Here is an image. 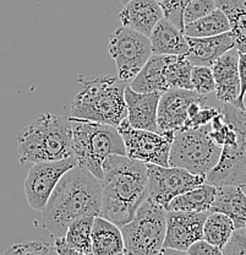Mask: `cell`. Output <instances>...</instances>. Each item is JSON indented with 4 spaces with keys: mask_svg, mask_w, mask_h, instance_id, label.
Masks as SVG:
<instances>
[{
    "mask_svg": "<svg viewBox=\"0 0 246 255\" xmlns=\"http://www.w3.org/2000/svg\"><path fill=\"white\" fill-rule=\"evenodd\" d=\"M166 230V209L145 199L134 219L120 227L124 254H161Z\"/></svg>",
    "mask_w": 246,
    "mask_h": 255,
    "instance_id": "7",
    "label": "cell"
},
{
    "mask_svg": "<svg viewBox=\"0 0 246 255\" xmlns=\"http://www.w3.org/2000/svg\"><path fill=\"white\" fill-rule=\"evenodd\" d=\"M21 163L57 161L73 156L70 118L39 114L16 137Z\"/></svg>",
    "mask_w": 246,
    "mask_h": 255,
    "instance_id": "3",
    "label": "cell"
},
{
    "mask_svg": "<svg viewBox=\"0 0 246 255\" xmlns=\"http://www.w3.org/2000/svg\"><path fill=\"white\" fill-rule=\"evenodd\" d=\"M235 227L232 219L223 212L210 211L203 223V239L222 251Z\"/></svg>",
    "mask_w": 246,
    "mask_h": 255,
    "instance_id": "26",
    "label": "cell"
},
{
    "mask_svg": "<svg viewBox=\"0 0 246 255\" xmlns=\"http://www.w3.org/2000/svg\"><path fill=\"white\" fill-rule=\"evenodd\" d=\"M116 128L123 137L128 157L144 163H153L163 167L169 166L170 140L160 132L131 127L126 118Z\"/></svg>",
    "mask_w": 246,
    "mask_h": 255,
    "instance_id": "11",
    "label": "cell"
},
{
    "mask_svg": "<svg viewBox=\"0 0 246 255\" xmlns=\"http://www.w3.org/2000/svg\"><path fill=\"white\" fill-rule=\"evenodd\" d=\"M54 248L57 254L60 255H75L73 249L69 247V244L65 242L64 237L54 238Z\"/></svg>",
    "mask_w": 246,
    "mask_h": 255,
    "instance_id": "37",
    "label": "cell"
},
{
    "mask_svg": "<svg viewBox=\"0 0 246 255\" xmlns=\"http://www.w3.org/2000/svg\"><path fill=\"white\" fill-rule=\"evenodd\" d=\"M148 175V198L166 209L175 196L206 183L205 175L190 173L180 167H163L146 163Z\"/></svg>",
    "mask_w": 246,
    "mask_h": 255,
    "instance_id": "10",
    "label": "cell"
},
{
    "mask_svg": "<svg viewBox=\"0 0 246 255\" xmlns=\"http://www.w3.org/2000/svg\"><path fill=\"white\" fill-rule=\"evenodd\" d=\"M221 152L222 147L211 137L208 124L197 129L179 130L170 143L169 166L206 177L217 164Z\"/></svg>",
    "mask_w": 246,
    "mask_h": 255,
    "instance_id": "8",
    "label": "cell"
},
{
    "mask_svg": "<svg viewBox=\"0 0 246 255\" xmlns=\"http://www.w3.org/2000/svg\"><path fill=\"white\" fill-rule=\"evenodd\" d=\"M219 112H221V108L203 106L196 116L187 122L186 127H185V130L197 129V128L207 126V124L211 123V121H212L217 114H219Z\"/></svg>",
    "mask_w": 246,
    "mask_h": 255,
    "instance_id": "34",
    "label": "cell"
},
{
    "mask_svg": "<svg viewBox=\"0 0 246 255\" xmlns=\"http://www.w3.org/2000/svg\"><path fill=\"white\" fill-rule=\"evenodd\" d=\"M223 255H246V232L244 230H234L228 242L222 248Z\"/></svg>",
    "mask_w": 246,
    "mask_h": 255,
    "instance_id": "33",
    "label": "cell"
},
{
    "mask_svg": "<svg viewBox=\"0 0 246 255\" xmlns=\"http://www.w3.org/2000/svg\"><path fill=\"white\" fill-rule=\"evenodd\" d=\"M94 216H84L70 223L65 232V242L75 255L92 254V225Z\"/></svg>",
    "mask_w": 246,
    "mask_h": 255,
    "instance_id": "27",
    "label": "cell"
},
{
    "mask_svg": "<svg viewBox=\"0 0 246 255\" xmlns=\"http://www.w3.org/2000/svg\"><path fill=\"white\" fill-rule=\"evenodd\" d=\"M244 231H245V232H246V230H244Z\"/></svg>",
    "mask_w": 246,
    "mask_h": 255,
    "instance_id": "40",
    "label": "cell"
},
{
    "mask_svg": "<svg viewBox=\"0 0 246 255\" xmlns=\"http://www.w3.org/2000/svg\"><path fill=\"white\" fill-rule=\"evenodd\" d=\"M217 187L208 183H203L200 187L187 190L180 195L175 196L169 203L168 211H186V212H202L210 211Z\"/></svg>",
    "mask_w": 246,
    "mask_h": 255,
    "instance_id": "23",
    "label": "cell"
},
{
    "mask_svg": "<svg viewBox=\"0 0 246 255\" xmlns=\"http://www.w3.org/2000/svg\"><path fill=\"white\" fill-rule=\"evenodd\" d=\"M102 180L83 167L63 174L42 210V225L53 238L64 237L71 222L84 216H99Z\"/></svg>",
    "mask_w": 246,
    "mask_h": 255,
    "instance_id": "1",
    "label": "cell"
},
{
    "mask_svg": "<svg viewBox=\"0 0 246 255\" xmlns=\"http://www.w3.org/2000/svg\"><path fill=\"white\" fill-rule=\"evenodd\" d=\"M119 1H120L121 2V4H126V2H128V1H130V0H119ZM156 1H158V2H161V1H162V0H156Z\"/></svg>",
    "mask_w": 246,
    "mask_h": 255,
    "instance_id": "38",
    "label": "cell"
},
{
    "mask_svg": "<svg viewBox=\"0 0 246 255\" xmlns=\"http://www.w3.org/2000/svg\"><path fill=\"white\" fill-rule=\"evenodd\" d=\"M239 52L237 48H232L222 54L211 66L216 84L217 100L221 103H230L239 108H245L244 102L240 101V76Z\"/></svg>",
    "mask_w": 246,
    "mask_h": 255,
    "instance_id": "15",
    "label": "cell"
},
{
    "mask_svg": "<svg viewBox=\"0 0 246 255\" xmlns=\"http://www.w3.org/2000/svg\"><path fill=\"white\" fill-rule=\"evenodd\" d=\"M4 254H14V255H27V254H57L54 246L42 241H30L25 243L12 244L9 249L4 252Z\"/></svg>",
    "mask_w": 246,
    "mask_h": 255,
    "instance_id": "31",
    "label": "cell"
},
{
    "mask_svg": "<svg viewBox=\"0 0 246 255\" xmlns=\"http://www.w3.org/2000/svg\"><path fill=\"white\" fill-rule=\"evenodd\" d=\"M80 91L71 102V117L118 127L128 117L124 81L112 76H79Z\"/></svg>",
    "mask_w": 246,
    "mask_h": 255,
    "instance_id": "4",
    "label": "cell"
},
{
    "mask_svg": "<svg viewBox=\"0 0 246 255\" xmlns=\"http://www.w3.org/2000/svg\"><path fill=\"white\" fill-rule=\"evenodd\" d=\"M210 211L228 215L235 230H246V194L242 187H217Z\"/></svg>",
    "mask_w": 246,
    "mask_h": 255,
    "instance_id": "20",
    "label": "cell"
},
{
    "mask_svg": "<svg viewBox=\"0 0 246 255\" xmlns=\"http://www.w3.org/2000/svg\"><path fill=\"white\" fill-rule=\"evenodd\" d=\"M164 17L163 9L156 0H130L124 4L119 18L124 27L150 37L158 21Z\"/></svg>",
    "mask_w": 246,
    "mask_h": 255,
    "instance_id": "18",
    "label": "cell"
},
{
    "mask_svg": "<svg viewBox=\"0 0 246 255\" xmlns=\"http://www.w3.org/2000/svg\"><path fill=\"white\" fill-rule=\"evenodd\" d=\"M160 92H136L130 86L125 87L124 98L128 108L129 124L137 129L158 132L157 108L161 98Z\"/></svg>",
    "mask_w": 246,
    "mask_h": 255,
    "instance_id": "16",
    "label": "cell"
},
{
    "mask_svg": "<svg viewBox=\"0 0 246 255\" xmlns=\"http://www.w3.org/2000/svg\"><path fill=\"white\" fill-rule=\"evenodd\" d=\"M108 49L116 63L118 79L124 82H130L152 55L150 37L124 26L110 33Z\"/></svg>",
    "mask_w": 246,
    "mask_h": 255,
    "instance_id": "9",
    "label": "cell"
},
{
    "mask_svg": "<svg viewBox=\"0 0 246 255\" xmlns=\"http://www.w3.org/2000/svg\"><path fill=\"white\" fill-rule=\"evenodd\" d=\"M189 52L184 55L192 65L212 66V64L232 48H235L234 37L232 32L217 34L211 37H189Z\"/></svg>",
    "mask_w": 246,
    "mask_h": 255,
    "instance_id": "17",
    "label": "cell"
},
{
    "mask_svg": "<svg viewBox=\"0 0 246 255\" xmlns=\"http://www.w3.org/2000/svg\"><path fill=\"white\" fill-rule=\"evenodd\" d=\"M194 65L184 55H168L163 74L168 89L192 90L191 71Z\"/></svg>",
    "mask_w": 246,
    "mask_h": 255,
    "instance_id": "28",
    "label": "cell"
},
{
    "mask_svg": "<svg viewBox=\"0 0 246 255\" xmlns=\"http://www.w3.org/2000/svg\"><path fill=\"white\" fill-rule=\"evenodd\" d=\"M186 254L189 255H221L222 251L217 247L212 246L211 243H208L207 241H205L203 238L198 239V241L194 242L191 246L187 248Z\"/></svg>",
    "mask_w": 246,
    "mask_h": 255,
    "instance_id": "35",
    "label": "cell"
},
{
    "mask_svg": "<svg viewBox=\"0 0 246 255\" xmlns=\"http://www.w3.org/2000/svg\"><path fill=\"white\" fill-rule=\"evenodd\" d=\"M238 68H239L240 76V101L244 102V97L246 95V52H239Z\"/></svg>",
    "mask_w": 246,
    "mask_h": 255,
    "instance_id": "36",
    "label": "cell"
},
{
    "mask_svg": "<svg viewBox=\"0 0 246 255\" xmlns=\"http://www.w3.org/2000/svg\"><path fill=\"white\" fill-rule=\"evenodd\" d=\"M191 86L194 91L202 96H208L214 92L216 84L211 66L194 65L191 71Z\"/></svg>",
    "mask_w": 246,
    "mask_h": 255,
    "instance_id": "29",
    "label": "cell"
},
{
    "mask_svg": "<svg viewBox=\"0 0 246 255\" xmlns=\"http://www.w3.org/2000/svg\"><path fill=\"white\" fill-rule=\"evenodd\" d=\"M73 130V156L78 166L102 179L103 162L110 155H126L118 128L98 122L70 117Z\"/></svg>",
    "mask_w": 246,
    "mask_h": 255,
    "instance_id": "5",
    "label": "cell"
},
{
    "mask_svg": "<svg viewBox=\"0 0 246 255\" xmlns=\"http://www.w3.org/2000/svg\"><path fill=\"white\" fill-rule=\"evenodd\" d=\"M229 21L235 48L246 52V0H214Z\"/></svg>",
    "mask_w": 246,
    "mask_h": 255,
    "instance_id": "24",
    "label": "cell"
},
{
    "mask_svg": "<svg viewBox=\"0 0 246 255\" xmlns=\"http://www.w3.org/2000/svg\"><path fill=\"white\" fill-rule=\"evenodd\" d=\"M221 112L228 122V134L216 166L206 174V183L214 187L246 188V112L230 103H222Z\"/></svg>",
    "mask_w": 246,
    "mask_h": 255,
    "instance_id": "6",
    "label": "cell"
},
{
    "mask_svg": "<svg viewBox=\"0 0 246 255\" xmlns=\"http://www.w3.org/2000/svg\"><path fill=\"white\" fill-rule=\"evenodd\" d=\"M99 216L121 227L134 219L148 196L146 163L126 155H110L103 162Z\"/></svg>",
    "mask_w": 246,
    "mask_h": 255,
    "instance_id": "2",
    "label": "cell"
},
{
    "mask_svg": "<svg viewBox=\"0 0 246 255\" xmlns=\"http://www.w3.org/2000/svg\"><path fill=\"white\" fill-rule=\"evenodd\" d=\"M217 9V4L214 0H190L184 7L182 11V21L184 25L198 20L203 16L208 15L213 10Z\"/></svg>",
    "mask_w": 246,
    "mask_h": 255,
    "instance_id": "30",
    "label": "cell"
},
{
    "mask_svg": "<svg viewBox=\"0 0 246 255\" xmlns=\"http://www.w3.org/2000/svg\"><path fill=\"white\" fill-rule=\"evenodd\" d=\"M244 107H245V112H246V95H245V97H244Z\"/></svg>",
    "mask_w": 246,
    "mask_h": 255,
    "instance_id": "39",
    "label": "cell"
},
{
    "mask_svg": "<svg viewBox=\"0 0 246 255\" xmlns=\"http://www.w3.org/2000/svg\"><path fill=\"white\" fill-rule=\"evenodd\" d=\"M190 0H162L160 2L163 9V15L166 20L173 22L178 28L184 30V21H182V11L185 5Z\"/></svg>",
    "mask_w": 246,
    "mask_h": 255,
    "instance_id": "32",
    "label": "cell"
},
{
    "mask_svg": "<svg viewBox=\"0 0 246 255\" xmlns=\"http://www.w3.org/2000/svg\"><path fill=\"white\" fill-rule=\"evenodd\" d=\"M230 31L229 21L226 14L219 7L208 15L184 25L185 36L189 37H211Z\"/></svg>",
    "mask_w": 246,
    "mask_h": 255,
    "instance_id": "25",
    "label": "cell"
},
{
    "mask_svg": "<svg viewBox=\"0 0 246 255\" xmlns=\"http://www.w3.org/2000/svg\"><path fill=\"white\" fill-rule=\"evenodd\" d=\"M166 59H168V55H151L146 64L144 65V68L131 80L129 86L134 91L141 92V94H147V92L163 94V92H165L166 90H169L163 74Z\"/></svg>",
    "mask_w": 246,
    "mask_h": 255,
    "instance_id": "22",
    "label": "cell"
},
{
    "mask_svg": "<svg viewBox=\"0 0 246 255\" xmlns=\"http://www.w3.org/2000/svg\"><path fill=\"white\" fill-rule=\"evenodd\" d=\"M92 254H124V239L119 226L102 216H94L92 225Z\"/></svg>",
    "mask_w": 246,
    "mask_h": 255,
    "instance_id": "21",
    "label": "cell"
},
{
    "mask_svg": "<svg viewBox=\"0 0 246 255\" xmlns=\"http://www.w3.org/2000/svg\"><path fill=\"white\" fill-rule=\"evenodd\" d=\"M75 166L78 161L74 156L34 163L25 180V194L30 206L42 211L63 174Z\"/></svg>",
    "mask_w": 246,
    "mask_h": 255,
    "instance_id": "12",
    "label": "cell"
},
{
    "mask_svg": "<svg viewBox=\"0 0 246 255\" xmlns=\"http://www.w3.org/2000/svg\"><path fill=\"white\" fill-rule=\"evenodd\" d=\"M202 97L206 96L186 89H169L163 92L157 108L158 132L173 141L174 134L186 124L189 106Z\"/></svg>",
    "mask_w": 246,
    "mask_h": 255,
    "instance_id": "13",
    "label": "cell"
},
{
    "mask_svg": "<svg viewBox=\"0 0 246 255\" xmlns=\"http://www.w3.org/2000/svg\"><path fill=\"white\" fill-rule=\"evenodd\" d=\"M210 211L186 212L166 210V230L162 249L186 253L194 242L203 237V223Z\"/></svg>",
    "mask_w": 246,
    "mask_h": 255,
    "instance_id": "14",
    "label": "cell"
},
{
    "mask_svg": "<svg viewBox=\"0 0 246 255\" xmlns=\"http://www.w3.org/2000/svg\"><path fill=\"white\" fill-rule=\"evenodd\" d=\"M152 54L185 55L189 52L186 36L173 22L162 17L150 34Z\"/></svg>",
    "mask_w": 246,
    "mask_h": 255,
    "instance_id": "19",
    "label": "cell"
}]
</instances>
